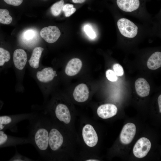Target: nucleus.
<instances>
[{
  "instance_id": "1",
  "label": "nucleus",
  "mask_w": 161,
  "mask_h": 161,
  "mask_svg": "<svg viewBox=\"0 0 161 161\" xmlns=\"http://www.w3.org/2000/svg\"><path fill=\"white\" fill-rule=\"evenodd\" d=\"M28 120L27 137L31 142V144L41 155H43L48 148L49 131L45 127V121L41 114L35 112Z\"/></svg>"
},
{
  "instance_id": "2",
  "label": "nucleus",
  "mask_w": 161,
  "mask_h": 161,
  "mask_svg": "<svg viewBox=\"0 0 161 161\" xmlns=\"http://www.w3.org/2000/svg\"><path fill=\"white\" fill-rule=\"evenodd\" d=\"M35 113L32 112L0 116V130L7 128L13 132H16L18 131L17 124L22 120H28Z\"/></svg>"
},
{
  "instance_id": "3",
  "label": "nucleus",
  "mask_w": 161,
  "mask_h": 161,
  "mask_svg": "<svg viewBox=\"0 0 161 161\" xmlns=\"http://www.w3.org/2000/svg\"><path fill=\"white\" fill-rule=\"evenodd\" d=\"M117 25L121 33L126 37L133 38L137 33V26L127 19L120 18L117 22Z\"/></svg>"
},
{
  "instance_id": "4",
  "label": "nucleus",
  "mask_w": 161,
  "mask_h": 161,
  "mask_svg": "<svg viewBox=\"0 0 161 161\" xmlns=\"http://www.w3.org/2000/svg\"><path fill=\"white\" fill-rule=\"evenodd\" d=\"M151 147L150 141L148 138L142 137L139 139L134 145L133 150L134 155L138 158L145 156Z\"/></svg>"
},
{
  "instance_id": "5",
  "label": "nucleus",
  "mask_w": 161,
  "mask_h": 161,
  "mask_svg": "<svg viewBox=\"0 0 161 161\" xmlns=\"http://www.w3.org/2000/svg\"><path fill=\"white\" fill-rule=\"evenodd\" d=\"M63 143V137L60 131L55 128H51L49 131V146L53 152L57 151Z\"/></svg>"
},
{
  "instance_id": "6",
  "label": "nucleus",
  "mask_w": 161,
  "mask_h": 161,
  "mask_svg": "<svg viewBox=\"0 0 161 161\" xmlns=\"http://www.w3.org/2000/svg\"><path fill=\"white\" fill-rule=\"evenodd\" d=\"M82 133L83 140L87 145L93 147L96 145L98 142V136L91 125H86L83 128Z\"/></svg>"
},
{
  "instance_id": "7",
  "label": "nucleus",
  "mask_w": 161,
  "mask_h": 161,
  "mask_svg": "<svg viewBox=\"0 0 161 161\" xmlns=\"http://www.w3.org/2000/svg\"><path fill=\"white\" fill-rule=\"evenodd\" d=\"M41 37L47 42L52 43L56 41L61 35V32L58 27L49 26L42 28L40 31Z\"/></svg>"
},
{
  "instance_id": "8",
  "label": "nucleus",
  "mask_w": 161,
  "mask_h": 161,
  "mask_svg": "<svg viewBox=\"0 0 161 161\" xmlns=\"http://www.w3.org/2000/svg\"><path fill=\"white\" fill-rule=\"evenodd\" d=\"M135 125L131 123L126 124L123 127L120 134V141L124 144H128L133 139L136 133Z\"/></svg>"
},
{
  "instance_id": "9",
  "label": "nucleus",
  "mask_w": 161,
  "mask_h": 161,
  "mask_svg": "<svg viewBox=\"0 0 161 161\" xmlns=\"http://www.w3.org/2000/svg\"><path fill=\"white\" fill-rule=\"evenodd\" d=\"M54 115L59 121L66 124H69L71 120V114L67 107L65 105L59 103L56 106Z\"/></svg>"
},
{
  "instance_id": "10",
  "label": "nucleus",
  "mask_w": 161,
  "mask_h": 161,
  "mask_svg": "<svg viewBox=\"0 0 161 161\" xmlns=\"http://www.w3.org/2000/svg\"><path fill=\"white\" fill-rule=\"evenodd\" d=\"M117 108L114 105L107 103L101 105L97 109L98 116L103 119H106L115 115L117 113Z\"/></svg>"
},
{
  "instance_id": "11",
  "label": "nucleus",
  "mask_w": 161,
  "mask_h": 161,
  "mask_svg": "<svg viewBox=\"0 0 161 161\" xmlns=\"http://www.w3.org/2000/svg\"><path fill=\"white\" fill-rule=\"evenodd\" d=\"M13 58L15 66L19 70L23 69L27 60V55L25 51L21 49L15 50L13 53Z\"/></svg>"
},
{
  "instance_id": "12",
  "label": "nucleus",
  "mask_w": 161,
  "mask_h": 161,
  "mask_svg": "<svg viewBox=\"0 0 161 161\" xmlns=\"http://www.w3.org/2000/svg\"><path fill=\"white\" fill-rule=\"evenodd\" d=\"M89 91L87 85L84 83H81L75 88L73 92L75 100L79 102H84L88 98Z\"/></svg>"
},
{
  "instance_id": "13",
  "label": "nucleus",
  "mask_w": 161,
  "mask_h": 161,
  "mask_svg": "<svg viewBox=\"0 0 161 161\" xmlns=\"http://www.w3.org/2000/svg\"><path fill=\"white\" fill-rule=\"evenodd\" d=\"M135 87L136 91L139 96L145 97L149 95L150 86L148 83L144 78H138L135 82Z\"/></svg>"
},
{
  "instance_id": "14",
  "label": "nucleus",
  "mask_w": 161,
  "mask_h": 161,
  "mask_svg": "<svg viewBox=\"0 0 161 161\" xmlns=\"http://www.w3.org/2000/svg\"><path fill=\"white\" fill-rule=\"evenodd\" d=\"M82 64L79 58H74L70 60L66 67L65 72L69 76H72L77 74L80 70Z\"/></svg>"
},
{
  "instance_id": "15",
  "label": "nucleus",
  "mask_w": 161,
  "mask_h": 161,
  "mask_svg": "<svg viewBox=\"0 0 161 161\" xmlns=\"http://www.w3.org/2000/svg\"><path fill=\"white\" fill-rule=\"evenodd\" d=\"M119 7L126 12H131L137 9L139 7V0H117Z\"/></svg>"
},
{
  "instance_id": "16",
  "label": "nucleus",
  "mask_w": 161,
  "mask_h": 161,
  "mask_svg": "<svg viewBox=\"0 0 161 161\" xmlns=\"http://www.w3.org/2000/svg\"><path fill=\"white\" fill-rule=\"evenodd\" d=\"M57 75L56 72L51 67H46L41 71H38L36 74L38 79L40 81L46 83L53 79Z\"/></svg>"
},
{
  "instance_id": "17",
  "label": "nucleus",
  "mask_w": 161,
  "mask_h": 161,
  "mask_svg": "<svg viewBox=\"0 0 161 161\" xmlns=\"http://www.w3.org/2000/svg\"><path fill=\"white\" fill-rule=\"evenodd\" d=\"M148 68L151 70H155L161 66V52L157 51L150 56L147 62Z\"/></svg>"
},
{
  "instance_id": "18",
  "label": "nucleus",
  "mask_w": 161,
  "mask_h": 161,
  "mask_svg": "<svg viewBox=\"0 0 161 161\" xmlns=\"http://www.w3.org/2000/svg\"><path fill=\"white\" fill-rule=\"evenodd\" d=\"M44 49L43 48L40 47H36L34 49L29 60V64L31 67L35 69L38 67L40 58Z\"/></svg>"
},
{
  "instance_id": "19",
  "label": "nucleus",
  "mask_w": 161,
  "mask_h": 161,
  "mask_svg": "<svg viewBox=\"0 0 161 161\" xmlns=\"http://www.w3.org/2000/svg\"><path fill=\"white\" fill-rule=\"evenodd\" d=\"M37 31L32 29L25 30L21 35L22 41L26 44H30L34 42L37 39Z\"/></svg>"
},
{
  "instance_id": "20",
  "label": "nucleus",
  "mask_w": 161,
  "mask_h": 161,
  "mask_svg": "<svg viewBox=\"0 0 161 161\" xmlns=\"http://www.w3.org/2000/svg\"><path fill=\"white\" fill-rule=\"evenodd\" d=\"M12 19L8 10L0 9V23L9 24L12 22Z\"/></svg>"
},
{
  "instance_id": "21",
  "label": "nucleus",
  "mask_w": 161,
  "mask_h": 161,
  "mask_svg": "<svg viewBox=\"0 0 161 161\" xmlns=\"http://www.w3.org/2000/svg\"><path fill=\"white\" fill-rule=\"evenodd\" d=\"M64 3L63 0H61L52 5L51 8V11L53 16H57L60 14L64 6Z\"/></svg>"
},
{
  "instance_id": "22",
  "label": "nucleus",
  "mask_w": 161,
  "mask_h": 161,
  "mask_svg": "<svg viewBox=\"0 0 161 161\" xmlns=\"http://www.w3.org/2000/svg\"><path fill=\"white\" fill-rule=\"evenodd\" d=\"M10 58L9 52L2 47H0V66L3 65L5 62L9 61Z\"/></svg>"
},
{
  "instance_id": "23",
  "label": "nucleus",
  "mask_w": 161,
  "mask_h": 161,
  "mask_svg": "<svg viewBox=\"0 0 161 161\" xmlns=\"http://www.w3.org/2000/svg\"><path fill=\"white\" fill-rule=\"evenodd\" d=\"M66 17H69L74 13L76 10L72 4H66L64 5L62 9Z\"/></svg>"
},
{
  "instance_id": "24",
  "label": "nucleus",
  "mask_w": 161,
  "mask_h": 161,
  "mask_svg": "<svg viewBox=\"0 0 161 161\" xmlns=\"http://www.w3.org/2000/svg\"><path fill=\"white\" fill-rule=\"evenodd\" d=\"M10 160L13 161H34V160H33L28 157L20 154L17 151L16 149L15 154Z\"/></svg>"
},
{
  "instance_id": "25",
  "label": "nucleus",
  "mask_w": 161,
  "mask_h": 161,
  "mask_svg": "<svg viewBox=\"0 0 161 161\" xmlns=\"http://www.w3.org/2000/svg\"><path fill=\"white\" fill-rule=\"evenodd\" d=\"M86 33L90 38L93 39L96 37V34L92 28L89 25H86L84 27Z\"/></svg>"
},
{
  "instance_id": "26",
  "label": "nucleus",
  "mask_w": 161,
  "mask_h": 161,
  "mask_svg": "<svg viewBox=\"0 0 161 161\" xmlns=\"http://www.w3.org/2000/svg\"><path fill=\"white\" fill-rule=\"evenodd\" d=\"M106 76L108 80L111 81H115L117 80V75L112 70L109 69L106 72Z\"/></svg>"
},
{
  "instance_id": "27",
  "label": "nucleus",
  "mask_w": 161,
  "mask_h": 161,
  "mask_svg": "<svg viewBox=\"0 0 161 161\" xmlns=\"http://www.w3.org/2000/svg\"><path fill=\"white\" fill-rule=\"evenodd\" d=\"M113 69L116 75L118 76L122 75L124 73V71L122 66L118 64H116L114 65Z\"/></svg>"
},
{
  "instance_id": "28",
  "label": "nucleus",
  "mask_w": 161,
  "mask_h": 161,
  "mask_svg": "<svg viewBox=\"0 0 161 161\" xmlns=\"http://www.w3.org/2000/svg\"><path fill=\"white\" fill-rule=\"evenodd\" d=\"M7 4L14 6L20 5L23 2V0H4Z\"/></svg>"
},
{
  "instance_id": "29",
  "label": "nucleus",
  "mask_w": 161,
  "mask_h": 161,
  "mask_svg": "<svg viewBox=\"0 0 161 161\" xmlns=\"http://www.w3.org/2000/svg\"><path fill=\"white\" fill-rule=\"evenodd\" d=\"M158 102L159 108L160 112L161 113V95H160L158 98Z\"/></svg>"
},
{
  "instance_id": "30",
  "label": "nucleus",
  "mask_w": 161,
  "mask_h": 161,
  "mask_svg": "<svg viewBox=\"0 0 161 161\" xmlns=\"http://www.w3.org/2000/svg\"><path fill=\"white\" fill-rule=\"evenodd\" d=\"M86 0H72L73 2L75 3H82L84 2Z\"/></svg>"
},
{
  "instance_id": "31",
  "label": "nucleus",
  "mask_w": 161,
  "mask_h": 161,
  "mask_svg": "<svg viewBox=\"0 0 161 161\" xmlns=\"http://www.w3.org/2000/svg\"><path fill=\"white\" fill-rule=\"evenodd\" d=\"M86 161H99V160H95V159H89V160H86Z\"/></svg>"
},
{
  "instance_id": "32",
  "label": "nucleus",
  "mask_w": 161,
  "mask_h": 161,
  "mask_svg": "<svg viewBox=\"0 0 161 161\" xmlns=\"http://www.w3.org/2000/svg\"></svg>"
}]
</instances>
